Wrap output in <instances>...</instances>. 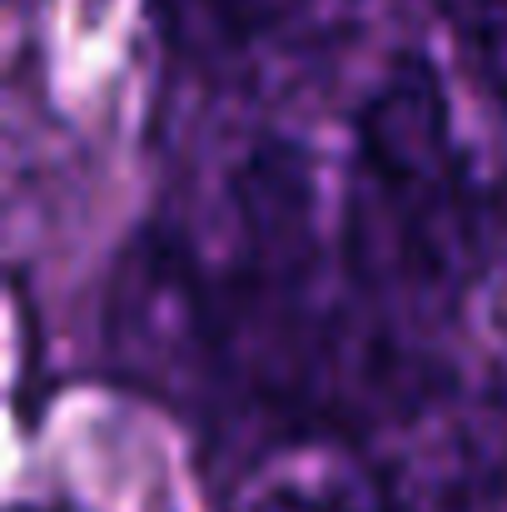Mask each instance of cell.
Instances as JSON below:
<instances>
[{"mask_svg": "<svg viewBox=\"0 0 507 512\" xmlns=\"http://www.w3.org/2000/svg\"><path fill=\"white\" fill-rule=\"evenodd\" d=\"M443 20L473 85L507 110V0H443Z\"/></svg>", "mask_w": 507, "mask_h": 512, "instance_id": "obj_3", "label": "cell"}, {"mask_svg": "<svg viewBox=\"0 0 507 512\" xmlns=\"http://www.w3.org/2000/svg\"><path fill=\"white\" fill-rule=\"evenodd\" d=\"M503 324H507V304H503ZM503 463H507V393H503Z\"/></svg>", "mask_w": 507, "mask_h": 512, "instance_id": "obj_5", "label": "cell"}, {"mask_svg": "<svg viewBox=\"0 0 507 512\" xmlns=\"http://www.w3.org/2000/svg\"><path fill=\"white\" fill-rule=\"evenodd\" d=\"M174 50L194 60H229L284 35L309 0H150Z\"/></svg>", "mask_w": 507, "mask_h": 512, "instance_id": "obj_2", "label": "cell"}, {"mask_svg": "<svg viewBox=\"0 0 507 512\" xmlns=\"http://www.w3.org/2000/svg\"><path fill=\"white\" fill-rule=\"evenodd\" d=\"M493 244V214L453 130L443 75L398 55L358 105L343 264L368 304H458Z\"/></svg>", "mask_w": 507, "mask_h": 512, "instance_id": "obj_1", "label": "cell"}, {"mask_svg": "<svg viewBox=\"0 0 507 512\" xmlns=\"http://www.w3.org/2000/svg\"><path fill=\"white\" fill-rule=\"evenodd\" d=\"M244 512H363V498L358 483L338 473H284L264 493H254Z\"/></svg>", "mask_w": 507, "mask_h": 512, "instance_id": "obj_4", "label": "cell"}]
</instances>
